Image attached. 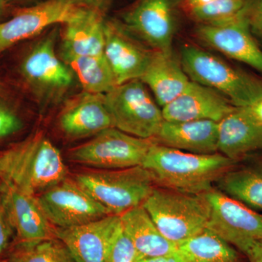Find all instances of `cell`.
Wrapping results in <instances>:
<instances>
[{
  "mask_svg": "<svg viewBox=\"0 0 262 262\" xmlns=\"http://www.w3.org/2000/svg\"><path fill=\"white\" fill-rule=\"evenodd\" d=\"M61 152L41 133L0 151V182L33 196L67 178Z\"/></svg>",
  "mask_w": 262,
  "mask_h": 262,
  "instance_id": "obj_1",
  "label": "cell"
},
{
  "mask_svg": "<svg viewBox=\"0 0 262 262\" xmlns=\"http://www.w3.org/2000/svg\"><path fill=\"white\" fill-rule=\"evenodd\" d=\"M237 162L220 152L196 155L155 144L142 166L152 176L157 187L188 194H204Z\"/></svg>",
  "mask_w": 262,
  "mask_h": 262,
  "instance_id": "obj_2",
  "label": "cell"
},
{
  "mask_svg": "<svg viewBox=\"0 0 262 262\" xmlns=\"http://www.w3.org/2000/svg\"><path fill=\"white\" fill-rule=\"evenodd\" d=\"M142 206L164 237L182 244L206 230L210 208L204 194L156 187Z\"/></svg>",
  "mask_w": 262,
  "mask_h": 262,
  "instance_id": "obj_3",
  "label": "cell"
},
{
  "mask_svg": "<svg viewBox=\"0 0 262 262\" xmlns=\"http://www.w3.org/2000/svg\"><path fill=\"white\" fill-rule=\"evenodd\" d=\"M74 179L111 214L118 215L142 205L157 187L151 174L141 165L86 170Z\"/></svg>",
  "mask_w": 262,
  "mask_h": 262,
  "instance_id": "obj_4",
  "label": "cell"
},
{
  "mask_svg": "<svg viewBox=\"0 0 262 262\" xmlns=\"http://www.w3.org/2000/svg\"><path fill=\"white\" fill-rule=\"evenodd\" d=\"M180 61L190 80L215 90L237 107H246L262 96L261 80L200 48L183 47Z\"/></svg>",
  "mask_w": 262,
  "mask_h": 262,
  "instance_id": "obj_5",
  "label": "cell"
},
{
  "mask_svg": "<svg viewBox=\"0 0 262 262\" xmlns=\"http://www.w3.org/2000/svg\"><path fill=\"white\" fill-rule=\"evenodd\" d=\"M113 126L142 139H154L164 122L163 112L140 80L128 81L103 94Z\"/></svg>",
  "mask_w": 262,
  "mask_h": 262,
  "instance_id": "obj_6",
  "label": "cell"
},
{
  "mask_svg": "<svg viewBox=\"0 0 262 262\" xmlns=\"http://www.w3.org/2000/svg\"><path fill=\"white\" fill-rule=\"evenodd\" d=\"M154 144L152 139L136 137L108 127L92 140L71 150L70 158L76 163L98 170L142 166Z\"/></svg>",
  "mask_w": 262,
  "mask_h": 262,
  "instance_id": "obj_7",
  "label": "cell"
},
{
  "mask_svg": "<svg viewBox=\"0 0 262 262\" xmlns=\"http://www.w3.org/2000/svg\"><path fill=\"white\" fill-rule=\"evenodd\" d=\"M210 208L206 229L246 254L262 239V215L216 188L204 193Z\"/></svg>",
  "mask_w": 262,
  "mask_h": 262,
  "instance_id": "obj_8",
  "label": "cell"
},
{
  "mask_svg": "<svg viewBox=\"0 0 262 262\" xmlns=\"http://www.w3.org/2000/svg\"><path fill=\"white\" fill-rule=\"evenodd\" d=\"M56 35L45 37L24 56L20 75L38 97L45 101H58L70 89L73 72L56 53Z\"/></svg>",
  "mask_w": 262,
  "mask_h": 262,
  "instance_id": "obj_9",
  "label": "cell"
},
{
  "mask_svg": "<svg viewBox=\"0 0 262 262\" xmlns=\"http://www.w3.org/2000/svg\"><path fill=\"white\" fill-rule=\"evenodd\" d=\"M39 206L56 228H70L111 215L75 179H65L37 196Z\"/></svg>",
  "mask_w": 262,
  "mask_h": 262,
  "instance_id": "obj_10",
  "label": "cell"
},
{
  "mask_svg": "<svg viewBox=\"0 0 262 262\" xmlns=\"http://www.w3.org/2000/svg\"><path fill=\"white\" fill-rule=\"evenodd\" d=\"M84 7L77 0H46L21 8L0 23V53L57 24L67 23Z\"/></svg>",
  "mask_w": 262,
  "mask_h": 262,
  "instance_id": "obj_11",
  "label": "cell"
},
{
  "mask_svg": "<svg viewBox=\"0 0 262 262\" xmlns=\"http://www.w3.org/2000/svg\"><path fill=\"white\" fill-rule=\"evenodd\" d=\"M136 38L122 22L105 19L103 55L117 85L139 80L154 54L153 50L148 49Z\"/></svg>",
  "mask_w": 262,
  "mask_h": 262,
  "instance_id": "obj_12",
  "label": "cell"
},
{
  "mask_svg": "<svg viewBox=\"0 0 262 262\" xmlns=\"http://www.w3.org/2000/svg\"><path fill=\"white\" fill-rule=\"evenodd\" d=\"M122 24L154 51L172 52L176 15L173 0H139Z\"/></svg>",
  "mask_w": 262,
  "mask_h": 262,
  "instance_id": "obj_13",
  "label": "cell"
},
{
  "mask_svg": "<svg viewBox=\"0 0 262 262\" xmlns=\"http://www.w3.org/2000/svg\"><path fill=\"white\" fill-rule=\"evenodd\" d=\"M196 35L225 56L262 73V50L250 29L246 8L235 18L224 23L200 24L196 29Z\"/></svg>",
  "mask_w": 262,
  "mask_h": 262,
  "instance_id": "obj_14",
  "label": "cell"
},
{
  "mask_svg": "<svg viewBox=\"0 0 262 262\" xmlns=\"http://www.w3.org/2000/svg\"><path fill=\"white\" fill-rule=\"evenodd\" d=\"M120 227V215L111 214L77 227L56 228V234L75 262H106Z\"/></svg>",
  "mask_w": 262,
  "mask_h": 262,
  "instance_id": "obj_15",
  "label": "cell"
},
{
  "mask_svg": "<svg viewBox=\"0 0 262 262\" xmlns=\"http://www.w3.org/2000/svg\"><path fill=\"white\" fill-rule=\"evenodd\" d=\"M228 98L211 88L190 80L187 87L163 108L164 120L220 122L235 110Z\"/></svg>",
  "mask_w": 262,
  "mask_h": 262,
  "instance_id": "obj_16",
  "label": "cell"
},
{
  "mask_svg": "<svg viewBox=\"0 0 262 262\" xmlns=\"http://www.w3.org/2000/svg\"><path fill=\"white\" fill-rule=\"evenodd\" d=\"M5 208L15 233L13 242H37L56 238V228L48 220L37 196L0 182Z\"/></svg>",
  "mask_w": 262,
  "mask_h": 262,
  "instance_id": "obj_17",
  "label": "cell"
},
{
  "mask_svg": "<svg viewBox=\"0 0 262 262\" xmlns=\"http://www.w3.org/2000/svg\"><path fill=\"white\" fill-rule=\"evenodd\" d=\"M58 125L65 136L72 139L95 136L113 127L103 94L84 91L71 100L60 114Z\"/></svg>",
  "mask_w": 262,
  "mask_h": 262,
  "instance_id": "obj_18",
  "label": "cell"
},
{
  "mask_svg": "<svg viewBox=\"0 0 262 262\" xmlns=\"http://www.w3.org/2000/svg\"><path fill=\"white\" fill-rule=\"evenodd\" d=\"M218 151L238 163L262 149V124L246 107H236L219 122Z\"/></svg>",
  "mask_w": 262,
  "mask_h": 262,
  "instance_id": "obj_19",
  "label": "cell"
},
{
  "mask_svg": "<svg viewBox=\"0 0 262 262\" xmlns=\"http://www.w3.org/2000/svg\"><path fill=\"white\" fill-rule=\"evenodd\" d=\"M219 122L211 120H164L153 141L155 144L196 155L219 152Z\"/></svg>",
  "mask_w": 262,
  "mask_h": 262,
  "instance_id": "obj_20",
  "label": "cell"
},
{
  "mask_svg": "<svg viewBox=\"0 0 262 262\" xmlns=\"http://www.w3.org/2000/svg\"><path fill=\"white\" fill-rule=\"evenodd\" d=\"M103 13L82 7L71 20L63 24L61 51L77 56H99L104 48Z\"/></svg>",
  "mask_w": 262,
  "mask_h": 262,
  "instance_id": "obj_21",
  "label": "cell"
},
{
  "mask_svg": "<svg viewBox=\"0 0 262 262\" xmlns=\"http://www.w3.org/2000/svg\"><path fill=\"white\" fill-rule=\"evenodd\" d=\"M139 80L149 87L162 107L178 97L190 82L173 51H155L149 66Z\"/></svg>",
  "mask_w": 262,
  "mask_h": 262,
  "instance_id": "obj_22",
  "label": "cell"
},
{
  "mask_svg": "<svg viewBox=\"0 0 262 262\" xmlns=\"http://www.w3.org/2000/svg\"><path fill=\"white\" fill-rule=\"evenodd\" d=\"M120 219L139 258L157 257L178 251L177 245L164 237L142 205L124 212Z\"/></svg>",
  "mask_w": 262,
  "mask_h": 262,
  "instance_id": "obj_23",
  "label": "cell"
},
{
  "mask_svg": "<svg viewBox=\"0 0 262 262\" xmlns=\"http://www.w3.org/2000/svg\"><path fill=\"white\" fill-rule=\"evenodd\" d=\"M216 189L250 208L262 209V162L247 166H235L224 174Z\"/></svg>",
  "mask_w": 262,
  "mask_h": 262,
  "instance_id": "obj_24",
  "label": "cell"
},
{
  "mask_svg": "<svg viewBox=\"0 0 262 262\" xmlns=\"http://www.w3.org/2000/svg\"><path fill=\"white\" fill-rule=\"evenodd\" d=\"M61 57L86 92L105 94L117 85L113 70L104 55L77 56L61 51Z\"/></svg>",
  "mask_w": 262,
  "mask_h": 262,
  "instance_id": "obj_25",
  "label": "cell"
},
{
  "mask_svg": "<svg viewBox=\"0 0 262 262\" xmlns=\"http://www.w3.org/2000/svg\"><path fill=\"white\" fill-rule=\"evenodd\" d=\"M178 250L187 262H239L236 250L208 229L179 244Z\"/></svg>",
  "mask_w": 262,
  "mask_h": 262,
  "instance_id": "obj_26",
  "label": "cell"
},
{
  "mask_svg": "<svg viewBox=\"0 0 262 262\" xmlns=\"http://www.w3.org/2000/svg\"><path fill=\"white\" fill-rule=\"evenodd\" d=\"M4 258L9 262H75L70 250L58 237L37 242H13Z\"/></svg>",
  "mask_w": 262,
  "mask_h": 262,
  "instance_id": "obj_27",
  "label": "cell"
},
{
  "mask_svg": "<svg viewBox=\"0 0 262 262\" xmlns=\"http://www.w3.org/2000/svg\"><path fill=\"white\" fill-rule=\"evenodd\" d=\"M247 0H211L188 8L193 19L201 24L215 25L235 18L246 8Z\"/></svg>",
  "mask_w": 262,
  "mask_h": 262,
  "instance_id": "obj_28",
  "label": "cell"
},
{
  "mask_svg": "<svg viewBox=\"0 0 262 262\" xmlns=\"http://www.w3.org/2000/svg\"><path fill=\"white\" fill-rule=\"evenodd\" d=\"M24 122L9 89L0 81V139L21 130Z\"/></svg>",
  "mask_w": 262,
  "mask_h": 262,
  "instance_id": "obj_29",
  "label": "cell"
},
{
  "mask_svg": "<svg viewBox=\"0 0 262 262\" xmlns=\"http://www.w3.org/2000/svg\"><path fill=\"white\" fill-rule=\"evenodd\" d=\"M138 258L137 251L121 225L114 239L106 262H136Z\"/></svg>",
  "mask_w": 262,
  "mask_h": 262,
  "instance_id": "obj_30",
  "label": "cell"
},
{
  "mask_svg": "<svg viewBox=\"0 0 262 262\" xmlns=\"http://www.w3.org/2000/svg\"><path fill=\"white\" fill-rule=\"evenodd\" d=\"M14 239V231L8 218L3 194L0 190V258L4 257Z\"/></svg>",
  "mask_w": 262,
  "mask_h": 262,
  "instance_id": "obj_31",
  "label": "cell"
},
{
  "mask_svg": "<svg viewBox=\"0 0 262 262\" xmlns=\"http://www.w3.org/2000/svg\"><path fill=\"white\" fill-rule=\"evenodd\" d=\"M246 15L253 37L262 43V0H247Z\"/></svg>",
  "mask_w": 262,
  "mask_h": 262,
  "instance_id": "obj_32",
  "label": "cell"
},
{
  "mask_svg": "<svg viewBox=\"0 0 262 262\" xmlns=\"http://www.w3.org/2000/svg\"><path fill=\"white\" fill-rule=\"evenodd\" d=\"M136 262H187L182 254L177 252L157 257L139 258Z\"/></svg>",
  "mask_w": 262,
  "mask_h": 262,
  "instance_id": "obj_33",
  "label": "cell"
},
{
  "mask_svg": "<svg viewBox=\"0 0 262 262\" xmlns=\"http://www.w3.org/2000/svg\"><path fill=\"white\" fill-rule=\"evenodd\" d=\"M246 255L250 262H262V239L254 243Z\"/></svg>",
  "mask_w": 262,
  "mask_h": 262,
  "instance_id": "obj_34",
  "label": "cell"
},
{
  "mask_svg": "<svg viewBox=\"0 0 262 262\" xmlns=\"http://www.w3.org/2000/svg\"><path fill=\"white\" fill-rule=\"evenodd\" d=\"M81 5L88 8L97 10L103 13L110 5V0H77Z\"/></svg>",
  "mask_w": 262,
  "mask_h": 262,
  "instance_id": "obj_35",
  "label": "cell"
},
{
  "mask_svg": "<svg viewBox=\"0 0 262 262\" xmlns=\"http://www.w3.org/2000/svg\"><path fill=\"white\" fill-rule=\"evenodd\" d=\"M246 108L258 122L262 124V96Z\"/></svg>",
  "mask_w": 262,
  "mask_h": 262,
  "instance_id": "obj_36",
  "label": "cell"
},
{
  "mask_svg": "<svg viewBox=\"0 0 262 262\" xmlns=\"http://www.w3.org/2000/svg\"><path fill=\"white\" fill-rule=\"evenodd\" d=\"M9 0H0V23H1L2 19L4 18L8 12V7H9Z\"/></svg>",
  "mask_w": 262,
  "mask_h": 262,
  "instance_id": "obj_37",
  "label": "cell"
},
{
  "mask_svg": "<svg viewBox=\"0 0 262 262\" xmlns=\"http://www.w3.org/2000/svg\"><path fill=\"white\" fill-rule=\"evenodd\" d=\"M0 262H9L8 261V260L6 259V258L3 257V258H0Z\"/></svg>",
  "mask_w": 262,
  "mask_h": 262,
  "instance_id": "obj_38",
  "label": "cell"
}]
</instances>
